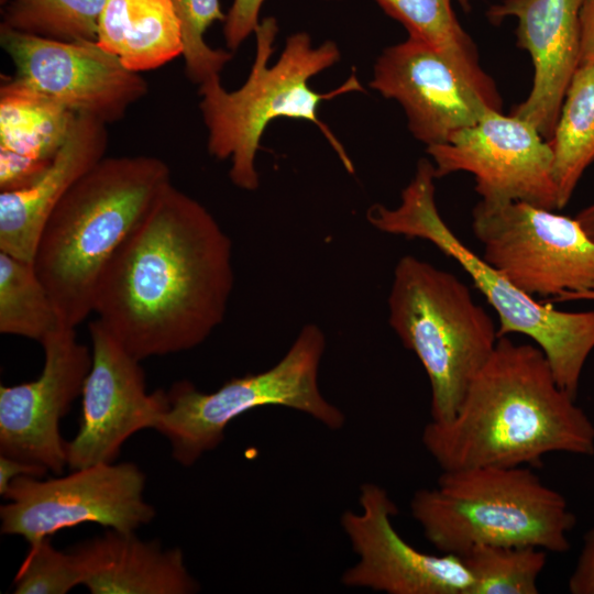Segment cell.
Returning a JSON list of instances; mask_svg holds the SVG:
<instances>
[{
    "instance_id": "cell-1",
    "label": "cell",
    "mask_w": 594,
    "mask_h": 594,
    "mask_svg": "<svg viewBox=\"0 0 594 594\" xmlns=\"http://www.w3.org/2000/svg\"><path fill=\"white\" fill-rule=\"evenodd\" d=\"M233 285L230 238L170 183L109 261L92 312L142 361L201 344L222 323Z\"/></svg>"
},
{
    "instance_id": "cell-2",
    "label": "cell",
    "mask_w": 594,
    "mask_h": 594,
    "mask_svg": "<svg viewBox=\"0 0 594 594\" xmlns=\"http://www.w3.org/2000/svg\"><path fill=\"white\" fill-rule=\"evenodd\" d=\"M556 381L543 352L499 337L454 416L430 420L422 443L442 471L538 468L544 455H594V424Z\"/></svg>"
},
{
    "instance_id": "cell-3",
    "label": "cell",
    "mask_w": 594,
    "mask_h": 594,
    "mask_svg": "<svg viewBox=\"0 0 594 594\" xmlns=\"http://www.w3.org/2000/svg\"><path fill=\"white\" fill-rule=\"evenodd\" d=\"M170 183L168 165L156 156H105L59 200L33 265L63 326L75 329L92 312L109 261Z\"/></svg>"
},
{
    "instance_id": "cell-4",
    "label": "cell",
    "mask_w": 594,
    "mask_h": 594,
    "mask_svg": "<svg viewBox=\"0 0 594 594\" xmlns=\"http://www.w3.org/2000/svg\"><path fill=\"white\" fill-rule=\"evenodd\" d=\"M256 53L245 82L233 91L223 88L220 76L199 85V109L208 131L207 148L218 160H230L229 177L240 189L253 191L260 178L255 167L256 152L267 125L278 118L306 120L317 125L349 173L353 164L331 130L318 118L323 100L342 94L363 91L355 74L338 88L319 94L309 79L340 59L332 41L314 46L306 32L286 38L275 64L268 66L278 33L275 18L263 19L255 30Z\"/></svg>"
},
{
    "instance_id": "cell-5",
    "label": "cell",
    "mask_w": 594,
    "mask_h": 594,
    "mask_svg": "<svg viewBox=\"0 0 594 594\" xmlns=\"http://www.w3.org/2000/svg\"><path fill=\"white\" fill-rule=\"evenodd\" d=\"M410 510L429 542L459 557L477 544L564 553L576 524L565 497L529 466L442 471L436 487L415 493Z\"/></svg>"
},
{
    "instance_id": "cell-6",
    "label": "cell",
    "mask_w": 594,
    "mask_h": 594,
    "mask_svg": "<svg viewBox=\"0 0 594 594\" xmlns=\"http://www.w3.org/2000/svg\"><path fill=\"white\" fill-rule=\"evenodd\" d=\"M433 163L421 158L400 204H380L366 211L378 231L422 239L453 258L494 308L499 320L498 338L513 333L529 337L546 355L558 384L576 397L584 365L594 350V310L563 311L551 302L519 289L486 261L471 251L449 228L435 200Z\"/></svg>"
},
{
    "instance_id": "cell-7",
    "label": "cell",
    "mask_w": 594,
    "mask_h": 594,
    "mask_svg": "<svg viewBox=\"0 0 594 594\" xmlns=\"http://www.w3.org/2000/svg\"><path fill=\"white\" fill-rule=\"evenodd\" d=\"M388 322L422 364L431 387V420H450L493 353L497 329L453 274L407 254L397 262Z\"/></svg>"
},
{
    "instance_id": "cell-8",
    "label": "cell",
    "mask_w": 594,
    "mask_h": 594,
    "mask_svg": "<svg viewBox=\"0 0 594 594\" xmlns=\"http://www.w3.org/2000/svg\"><path fill=\"white\" fill-rule=\"evenodd\" d=\"M324 349L321 328L307 323L282 360L262 373L233 377L212 393L179 381L166 392L168 405L154 429L167 438L173 458L184 466L217 448L232 420L263 406L293 408L339 429L344 415L322 396L318 384Z\"/></svg>"
},
{
    "instance_id": "cell-9",
    "label": "cell",
    "mask_w": 594,
    "mask_h": 594,
    "mask_svg": "<svg viewBox=\"0 0 594 594\" xmlns=\"http://www.w3.org/2000/svg\"><path fill=\"white\" fill-rule=\"evenodd\" d=\"M472 230L483 258L530 296L594 289V241L576 218L524 201L480 200Z\"/></svg>"
},
{
    "instance_id": "cell-10",
    "label": "cell",
    "mask_w": 594,
    "mask_h": 594,
    "mask_svg": "<svg viewBox=\"0 0 594 594\" xmlns=\"http://www.w3.org/2000/svg\"><path fill=\"white\" fill-rule=\"evenodd\" d=\"M145 475L138 465L102 463L66 476L11 481L0 507L1 532L23 537L30 547L82 522L134 531L155 516L143 498Z\"/></svg>"
},
{
    "instance_id": "cell-11",
    "label": "cell",
    "mask_w": 594,
    "mask_h": 594,
    "mask_svg": "<svg viewBox=\"0 0 594 594\" xmlns=\"http://www.w3.org/2000/svg\"><path fill=\"white\" fill-rule=\"evenodd\" d=\"M12 77L75 114L107 125L122 120L148 92L147 81L96 41H62L0 25Z\"/></svg>"
},
{
    "instance_id": "cell-12",
    "label": "cell",
    "mask_w": 594,
    "mask_h": 594,
    "mask_svg": "<svg viewBox=\"0 0 594 594\" xmlns=\"http://www.w3.org/2000/svg\"><path fill=\"white\" fill-rule=\"evenodd\" d=\"M427 153L437 178L472 174L482 200L559 209L550 144L524 119L490 110L449 142L427 146Z\"/></svg>"
},
{
    "instance_id": "cell-13",
    "label": "cell",
    "mask_w": 594,
    "mask_h": 594,
    "mask_svg": "<svg viewBox=\"0 0 594 594\" xmlns=\"http://www.w3.org/2000/svg\"><path fill=\"white\" fill-rule=\"evenodd\" d=\"M91 366L85 380L77 435L66 442L67 466L113 463L135 432L154 428L167 393H147L141 361L128 353L97 319L89 323Z\"/></svg>"
},
{
    "instance_id": "cell-14",
    "label": "cell",
    "mask_w": 594,
    "mask_h": 594,
    "mask_svg": "<svg viewBox=\"0 0 594 594\" xmlns=\"http://www.w3.org/2000/svg\"><path fill=\"white\" fill-rule=\"evenodd\" d=\"M41 344V374L28 383L0 386V453L61 474L67 457L59 422L81 395L91 351L68 327L59 328Z\"/></svg>"
},
{
    "instance_id": "cell-15",
    "label": "cell",
    "mask_w": 594,
    "mask_h": 594,
    "mask_svg": "<svg viewBox=\"0 0 594 594\" xmlns=\"http://www.w3.org/2000/svg\"><path fill=\"white\" fill-rule=\"evenodd\" d=\"M361 512L341 518L359 562L342 582L388 594H470L472 578L461 557L430 554L409 544L395 529L398 512L384 488L361 486Z\"/></svg>"
},
{
    "instance_id": "cell-16",
    "label": "cell",
    "mask_w": 594,
    "mask_h": 594,
    "mask_svg": "<svg viewBox=\"0 0 594 594\" xmlns=\"http://www.w3.org/2000/svg\"><path fill=\"white\" fill-rule=\"evenodd\" d=\"M370 86L403 107L409 131L427 146L449 142L495 110L450 61L409 36L383 51Z\"/></svg>"
},
{
    "instance_id": "cell-17",
    "label": "cell",
    "mask_w": 594,
    "mask_h": 594,
    "mask_svg": "<svg viewBox=\"0 0 594 594\" xmlns=\"http://www.w3.org/2000/svg\"><path fill=\"white\" fill-rule=\"evenodd\" d=\"M584 0H503L487 11L491 22L517 20V46L534 66L532 87L512 116L530 122L549 140L580 64V12Z\"/></svg>"
},
{
    "instance_id": "cell-18",
    "label": "cell",
    "mask_w": 594,
    "mask_h": 594,
    "mask_svg": "<svg viewBox=\"0 0 594 594\" xmlns=\"http://www.w3.org/2000/svg\"><path fill=\"white\" fill-rule=\"evenodd\" d=\"M107 124L76 114L70 132L47 169L30 187L0 191V251L32 262L52 211L69 188L105 157Z\"/></svg>"
},
{
    "instance_id": "cell-19",
    "label": "cell",
    "mask_w": 594,
    "mask_h": 594,
    "mask_svg": "<svg viewBox=\"0 0 594 594\" xmlns=\"http://www.w3.org/2000/svg\"><path fill=\"white\" fill-rule=\"evenodd\" d=\"M91 594H190L199 591L180 549H163L134 531L110 529L72 550Z\"/></svg>"
},
{
    "instance_id": "cell-20",
    "label": "cell",
    "mask_w": 594,
    "mask_h": 594,
    "mask_svg": "<svg viewBox=\"0 0 594 594\" xmlns=\"http://www.w3.org/2000/svg\"><path fill=\"white\" fill-rule=\"evenodd\" d=\"M96 42L134 73L160 68L184 51L170 0H106Z\"/></svg>"
},
{
    "instance_id": "cell-21",
    "label": "cell",
    "mask_w": 594,
    "mask_h": 594,
    "mask_svg": "<svg viewBox=\"0 0 594 594\" xmlns=\"http://www.w3.org/2000/svg\"><path fill=\"white\" fill-rule=\"evenodd\" d=\"M75 117L12 76H1L0 148L52 161L67 140Z\"/></svg>"
},
{
    "instance_id": "cell-22",
    "label": "cell",
    "mask_w": 594,
    "mask_h": 594,
    "mask_svg": "<svg viewBox=\"0 0 594 594\" xmlns=\"http://www.w3.org/2000/svg\"><path fill=\"white\" fill-rule=\"evenodd\" d=\"M375 1L406 28L409 37L442 54L495 110L502 111L497 88L483 70L475 44L459 23L450 0Z\"/></svg>"
},
{
    "instance_id": "cell-23",
    "label": "cell",
    "mask_w": 594,
    "mask_h": 594,
    "mask_svg": "<svg viewBox=\"0 0 594 594\" xmlns=\"http://www.w3.org/2000/svg\"><path fill=\"white\" fill-rule=\"evenodd\" d=\"M548 142L558 208L562 209L594 162V63L580 64L575 70Z\"/></svg>"
},
{
    "instance_id": "cell-24",
    "label": "cell",
    "mask_w": 594,
    "mask_h": 594,
    "mask_svg": "<svg viewBox=\"0 0 594 594\" xmlns=\"http://www.w3.org/2000/svg\"><path fill=\"white\" fill-rule=\"evenodd\" d=\"M62 327L33 263L0 251V332L42 343Z\"/></svg>"
},
{
    "instance_id": "cell-25",
    "label": "cell",
    "mask_w": 594,
    "mask_h": 594,
    "mask_svg": "<svg viewBox=\"0 0 594 594\" xmlns=\"http://www.w3.org/2000/svg\"><path fill=\"white\" fill-rule=\"evenodd\" d=\"M106 0H0L1 26L62 41H96Z\"/></svg>"
},
{
    "instance_id": "cell-26",
    "label": "cell",
    "mask_w": 594,
    "mask_h": 594,
    "mask_svg": "<svg viewBox=\"0 0 594 594\" xmlns=\"http://www.w3.org/2000/svg\"><path fill=\"white\" fill-rule=\"evenodd\" d=\"M547 553L536 547H472L461 556L472 578L470 594H538Z\"/></svg>"
},
{
    "instance_id": "cell-27",
    "label": "cell",
    "mask_w": 594,
    "mask_h": 594,
    "mask_svg": "<svg viewBox=\"0 0 594 594\" xmlns=\"http://www.w3.org/2000/svg\"><path fill=\"white\" fill-rule=\"evenodd\" d=\"M183 32L186 76L196 85H201L221 70L232 53L228 50L212 48L205 41V33L216 21L223 22L226 14L220 0H170Z\"/></svg>"
},
{
    "instance_id": "cell-28",
    "label": "cell",
    "mask_w": 594,
    "mask_h": 594,
    "mask_svg": "<svg viewBox=\"0 0 594 594\" xmlns=\"http://www.w3.org/2000/svg\"><path fill=\"white\" fill-rule=\"evenodd\" d=\"M82 584V575L73 551L52 546L51 537L30 547L14 580L15 594H66Z\"/></svg>"
},
{
    "instance_id": "cell-29",
    "label": "cell",
    "mask_w": 594,
    "mask_h": 594,
    "mask_svg": "<svg viewBox=\"0 0 594 594\" xmlns=\"http://www.w3.org/2000/svg\"><path fill=\"white\" fill-rule=\"evenodd\" d=\"M52 161L37 160L0 148V191H16L30 187L47 169Z\"/></svg>"
},
{
    "instance_id": "cell-30",
    "label": "cell",
    "mask_w": 594,
    "mask_h": 594,
    "mask_svg": "<svg viewBox=\"0 0 594 594\" xmlns=\"http://www.w3.org/2000/svg\"><path fill=\"white\" fill-rule=\"evenodd\" d=\"M265 0H233L223 20V37L229 51H237L260 24Z\"/></svg>"
},
{
    "instance_id": "cell-31",
    "label": "cell",
    "mask_w": 594,
    "mask_h": 594,
    "mask_svg": "<svg viewBox=\"0 0 594 594\" xmlns=\"http://www.w3.org/2000/svg\"><path fill=\"white\" fill-rule=\"evenodd\" d=\"M571 594H594V525L583 536L575 565L568 580Z\"/></svg>"
},
{
    "instance_id": "cell-32",
    "label": "cell",
    "mask_w": 594,
    "mask_h": 594,
    "mask_svg": "<svg viewBox=\"0 0 594 594\" xmlns=\"http://www.w3.org/2000/svg\"><path fill=\"white\" fill-rule=\"evenodd\" d=\"M48 472L40 465L0 454V494L3 496L12 480L19 476L42 477Z\"/></svg>"
},
{
    "instance_id": "cell-33",
    "label": "cell",
    "mask_w": 594,
    "mask_h": 594,
    "mask_svg": "<svg viewBox=\"0 0 594 594\" xmlns=\"http://www.w3.org/2000/svg\"><path fill=\"white\" fill-rule=\"evenodd\" d=\"M580 64L594 63V0H584L580 12Z\"/></svg>"
},
{
    "instance_id": "cell-34",
    "label": "cell",
    "mask_w": 594,
    "mask_h": 594,
    "mask_svg": "<svg viewBox=\"0 0 594 594\" xmlns=\"http://www.w3.org/2000/svg\"><path fill=\"white\" fill-rule=\"evenodd\" d=\"M575 218L594 241V204L581 210Z\"/></svg>"
},
{
    "instance_id": "cell-35",
    "label": "cell",
    "mask_w": 594,
    "mask_h": 594,
    "mask_svg": "<svg viewBox=\"0 0 594 594\" xmlns=\"http://www.w3.org/2000/svg\"><path fill=\"white\" fill-rule=\"evenodd\" d=\"M574 300H588L594 301V289L581 292V293H563L558 297H554L549 300V302H564V301H574Z\"/></svg>"
},
{
    "instance_id": "cell-36",
    "label": "cell",
    "mask_w": 594,
    "mask_h": 594,
    "mask_svg": "<svg viewBox=\"0 0 594 594\" xmlns=\"http://www.w3.org/2000/svg\"><path fill=\"white\" fill-rule=\"evenodd\" d=\"M459 2L463 9H469L470 0H459Z\"/></svg>"
}]
</instances>
